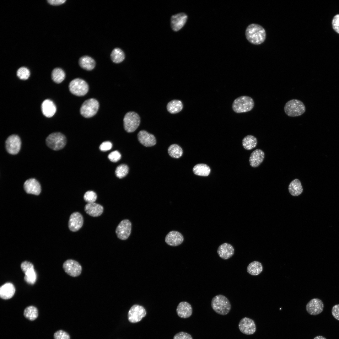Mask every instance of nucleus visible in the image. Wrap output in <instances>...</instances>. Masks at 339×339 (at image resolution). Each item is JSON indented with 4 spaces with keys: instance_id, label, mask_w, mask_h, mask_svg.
<instances>
[{
    "instance_id": "1",
    "label": "nucleus",
    "mask_w": 339,
    "mask_h": 339,
    "mask_svg": "<svg viewBox=\"0 0 339 339\" xmlns=\"http://www.w3.org/2000/svg\"><path fill=\"white\" fill-rule=\"evenodd\" d=\"M245 35L247 40L251 43L259 45L263 43L266 39L265 29L261 25L252 24L246 28Z\"/></svg>"
},
{
    "instance_id": "28",
    "label": "nucleus",
    "mask_w": 339,
    "mask_h": 339,
    "mask_svg": "<svg viewBox=\"0 0 339 339\" xmlns=\"http://www.w3.org/2000/svg\"><path fill=\"white\" fill-rule=\"evenodd\" d=\"M263 270V267L261 262L254 261L250 262L248 266L247 271L248 273L252 276H257L261 273Z\"/></svg>"
},
{
    "instance_id": "39",
    "label": "nucleus",
    "mask_w": 339,
    "mask_h": 339,
    "mask_svg": "<svg viewBox=\"0 0 339 339\" xmlns=\"http://www.w3.org/2000/svg\"><path fill=\"white\" fill-rule=\"evenodd\" d=\"M83 198L85 201L88 203H94L97 198V195L94 191H89L85 193Z\"/></svg>"
},
{
    "instance_id": "21",
    "label": "nucleus",
    "mask_w": 339,
    "mask_h": 339,
    "mask_svg": "<svg viewBox=\"0 0 339 339\" xmlns=\"http://www.w3.org/2000/svg\"><path fill=\"white\" fill-rule=\"evenodd\" d=\"M265 158V153L262 150L257 149L250 154L249 162L250 165L254 168L259 166L263 162Z\"/></svg>"
},
{
    "instance_id": "27",
    "label": "nucleus",
    "mask_w": 339,
    "mask_h": 339,
    "mask_svg": "<svg viewBox=\"0 0 339 339\" xmlns=\"http://www.w3.org/2000/svg\"><path fill=\"white\" fill-rule=\"evenodd\" d=\"M79 64L83 69L88 71L93 70L95 67V62L94 59L88 56L81 57L79 60Z\"/></svg>"
},
{
    "instance_id": "14",
    "label": "nucleus",
    "mask_w": 339,
    "mask_h": 339,
    "mask_svg": "<svg viewBox=\"0 0 339 339\" xmlns=\"http://www.w3.org/2000/svg\"><path fill=\"white\" fill-rule=\"evenodd\" d=\"M324 307V304L321 300L318 298H314L307 303L306 309L309 314L316 315L322 312Z\"/></svg>"
},
{
    "instance_id": "11",
    "label": "nucleus",
    "mask_w": 339,
    "mask_h": 339,
    "mask_svg": "<svg viewBox=\"0 0 339 339\" xmlns=\"http://www.w3.org/2000/svg\"><path fill=\"white\" fill-rule=\"evenodd\" d=\"M63 268L67 274L73 277H77L81 273L82 268L77 261L72 259H68L63 264Z\"/></svg>"
},
{
    "instance_id": "35",
    "label": "nucleus",
    "mask_w": 339,
    "mask_h": 339,
    "mask_svg": "<svg viewBox=\"0 0 339 339\" xmlns=\"http://www.w3.org/2000/svg\"><path fill=\"white\" fill-rule=\"evenodd\" d=\"M168 152L170 156L175 158H180L183 153L181 148L176 144H173L170 146L168 149Z\"/></svg>"
},
{
    "instance_id": "8",
    "label": "nucleus",
    "mask_w": 339,
    "mask_h": 339,
    "mask_svg": "<svg viewBox=\"0 0 339 339\" xmlns=\"http://www.w3.org/2000/svg\"><path fill=\"white\" fill-rule=\"evenodd\" d=\"M69 88L70 92L73 94L81 96L85 95L89 89L87 83L83 80L80 78H75L70 83Z\"/></svg>"
},
{
    "instance_id": "32",
    "label": "nucleus",
    "mask_w": 339,
    "mask_h": 339,
    "mask_svg": "<svg viewBox=\"0 0 339 339\" xmlns=\"http://www.w3.org/2000/svg\"><path fill=\"white\" fill-rule=\"evenodd\" d=\"M24 317L31 321L34 320L38 317V313L37 308L33 306H30L26 308L24 312Z\"/></svg>"
},
{
    "instance_id": "37",
    "label": "nucleus",
    "mask_w": 339,
    "mask_h": 339,
    "mask_svg": "<svg viewBox=\"0 0 339 339\" xmlns=\"http://www.w3.org/2000/svg\"><path fill=\"white\" fill-rule=\"evenodd\" d=\"M129 168L125 164H121L118 166L115 170L116 176L120 179L122 178L128 174Z\"/></svg>"
},
{
    "instance_id": "41",
    "label": "nucleus",
    "mask_w": 339,
    "mask_h": 339,
    "mask_svg": "<svg viewBox=\"0 0 339 339\" xmlns=\"http://www.w3.org/2000/svg\"><path fill=\"white\" fill-rule=\"evenodd\" d=\"M54 339H70L68 334L61 330L56 332L54 335Z\"/></svg>"
},
{
    "instance_id": "18",
    "label": "nucleus",
    "mask_w": 339,
    "mask_h": 339,
    "mask_svg": "<svg viewBox=\"0 0 339 339\" xmlns=\"http://www.w3.org/2000/svg\"><path fill=\"white\" fill-rule=\"evenodd\" d=\"M165 241L169 245L171 246H177L180 245L184 241L182 235L179 232L176 231L170 232L165 237Z\"/></svg>"
},
{
    "instance_id": "20",
    "label": "nucleus",
    "mask_w": 339,
    "mask_h": 339,
    "mask_svg": "<svg viewBox=\"0 0 339 339\" xmlns=\"http://www.w3.org/2000/svg\"><path fill=\"white\" fill-rule=\"evenodd\" d=\"M217 252L221 258L223 260H227L234 255V249L231 244L225 243L218 247Z\"/></svg>"
},
{
    "instance_id": "26",
    "label": "nucleus",
    "mask_w": 339,
    "mask_h": 339,
    "mask_svg": "<svg viewBox=\"0 0 339 339\" xmlns=\"http://www.w3.org/2000/svg\"><path fill=\"white\" fill-rule=\"evenodd\" d=\"M288 189L290 194L294 196L300 195L303 191L301 182L298 179H295L291 182L289 185Z\"/></svg>"
},
{
    "instance_id": "33",
    "label": "nucleus",
    "mask_w": 339,
    "mask_h": 339,
    "mask_svg": "<svg viewBox=\"0 0 339 339\" xmlns=\"http://www.w3.org/2000/svg\"><path fill=\"white\" fill-rule=\"evenodd\" d=\"M110 57L112 61L115 63H119L122 62L125 58L123 51L120 48H116L112 51Z\"/></svg>"
},
{
    "instance_id": "9",
    "label": "nucleus",
    "mask_w": 339,
    "mask_h": 339,
    "mask_svg": "<svg viewBox=\"0 0 339 339\" xmlns=\"http://www.w3.org/2000/svg\"><path fill=\"white\" fill-rule=\"evenodd\" d=\"M5 144L6 150L10 154H16L20 150L21 141L17 135L13 134L10 136L6 139Z\"/></svg>"
},
{
    "instance_id": "36",
    "label": "nucleus",
    "mask_w": 339,
    "mask_h": 339,
    "mask_svg": "<svg viewBox=\"0 0 339 339\" xmlns=\"http://www.w3.org/2000/svg\"><path fill=\"white\" fill-rule=\"evenodd\" d=\"M24 273L25 274L24 277V281L30 284H34L36 281L37 276L34 268L27 270Z\"/></svg>"
},
{
    "instance_id": "7",
    "label": "nucleus",
    "mask_w": 339,
    "mask_h": 339,
    "mask_svg": "<svg viewBox=\"0 0 339 339\" xmlns=\"http://www.w3.org/2000/svg\"><path fill=\"white\" fill-rule=\"evenodd\" d=\"M140 122V117L137 113L133 111L129 112L124 117V129L128 132H133L138 127Z\"/></svg>"
},
{
    "instance_id": "48",
    "label": "nucleus",
    "mask_w": 339,
    "mask_h": 339,
    "mask_svg": "<svg viewBox=\"0 0 339 339\" xmlns=\"http://www.w3.org/2000/svg\"><path fill=\"white\" fill-rule=\"evenodd\" d=\"M313 339H326V338L322 336H316Z\"/></svg>"
},
{
    "instance_id": "43",
    "label": "nucleus",
    "mask_w": 339,
    "mask_h": 339,
    "mask_svg": "<svg viewBox=\"0 0 339 339\" xmlns=\"http://www.w3.org/2000/svg\"><path fill=\"white\" fill-rule=\"evenodd\" d=\"M173 339H193V338L190 334L182 331L176 334Z\"/></svg>"
},
{
    "instance_id": "24",
    "label": "nucleus",
    "mask_w": 339,
    "mask_h": 339,
    "mask_svg": "<svg viewBox=\"0 0 339 339\" xmlns=\"http://www.w3.org/2000/svg\"><path fill=\"white\" fill-rule=\"evenodd\" d=\"M103 210L102 206L95 202L87 203L84 207V210L86 213L93 217L100 216L102 213Z\"/></svg>"
},
{
    "instance_id": "10",
    "label": "nucleus",
    "mask_w": 339,
    "mask_h": 339,
    "mask_svg": "<svg viewBox=\"0 0 339 339\" xmlns=\"http://www.w3.org/2000/svg\"><path fill=\"white\" fill-rule=\"evenodd\" d=\"M146 314V310L143 306L135 304L131 308L128 312V319L131 323H137L141 321Z\"/></svg>"
},
{
    "instance_id": "47",
    "label": "nucleus",
    "mask_w": 339,
    "mask_h": 339,
    "mask_svg": "<svg viewBox=\"0 0 339 339\" xmlns=\"http://www.w3.org/2000/svg\"><path fill=\"white\" fill-rule=\"evenodd\" d=\"M66 1V0H49L47 1L49 4L53 5L62 4L64 3Z\"/></svg>"
},
{
    "instance_id": "19",
    "label": "nucleus",
    "mask_w": 339,
    "mask_h": 339,
    "mask_svg": "<svg viewBox=\"0 0 339 339\" xmlns=\"http://www.w3.org/2000/svg\"><path fill=\"white\" fill-rule=\"evenodd\" d=\"M138 139L142 145L146 147L155 145L156 140L154 136L145 130H141L137 135Z\"/></svg>"
},
{
    "instance_id": "25",
    "label": "nucleus",
    "mask_w": 339,
    "mask_h": 339,
    "mask_svg": "<svg viewBox=\"0 0 339 339\" xmlns=\"http://www.w3.org/2000/svg\"><path fill=\"white\" fill-rule=\"evenodd\" d=\"M41 109L43 114L47 117L52 116L56 111V105L53 101L49 99H46L43 102Z\"/></svg>"
},
{
    "instance_id": "2",
    "label": "nucleus",
    "mask_w": 339,
    "mask_h": 339,
    "mask_svg": "<svg viewBox=\"0 0 339 339\" xmlns=\"http://www.w3.org/2000/svg\"><path fill=\"white\" fill-rule=\"evenodd\" d=\"M211 305L213 310L219 315H224L228 314L231 309V304L225 296L217 295L212 300Z\"/></svg>"
},
{
    "instance_id": "22",
    "label": "nucleus",
    "mask_w": 339,
    "mask_h": 339,
    "mask_svg": "<svg viewBox=\"0 0 339 339\" xmlns=\"http://www.w3.org/2000/svg\"><path fill=\"white\" fill-rule=\"evenodd\" d=\"M176 312L180 317L187 318L191 315L192 308L191 305L185 301L181 302L177 307Z\"/></svg>"
},
{
    "instance_id": "46",
    "label": "nucleus",
    "mask_w": 339,
    "mask_h": 339,
    "mask_svg": "<svg viewBox=\"0 0 339 339\" xmlns=\"http://www.w3.org/2000/svg\"><path fill=\"white\" fill-rule=\"evenodd\" d=\"M331 313L333 317L339 320V304H336L332 307Z\"/></svg>"
},
{
    "instance_id": "42",
    "label": "nucleus",
    "mask_w": 339,
    "mask_h": 339,
    "mask_svg": "<svg viewBox=\"0 0 339 339\" xmlns=\"http://www.w3.org/2000/svg\"><path fill=\"white\" fill-rule=\"evenodd\" d=\"M332 27L334 31L339 34V14L336 15L332 21Z\"/></svg>"
},
{
    "instance_id": "45",
    "label": "nucleus",
    "mask_w": 339,
    "mask_h": 339,
    "mask_svg": "<svg viewBox=\"0 0 339 339\" xmlns=\"http://www.w3.org/2000/svg\"><path fill=\"white\" fill-rule=\"evenodd\" d=\"M112 147V143L109 141H105L102 143L100 145L99 148L103 151H106L110 150Z\"/></svg>"
},
{
    "instance_id": "12",
    "label": "nucleus",
    "mask_w": 339,
    "mask_h": 339,
    "mask_svg": "<svg viewBox=\"0 0 339 339\" xmlns=\"http://www.w3.org/2000/svg\"><path fill=\"white\" fill-rule=\"evenodd\" d=\"M132 224L128 219L122 220L118 225L116 233L119 239L125 240L130 236L131 231Z\"/></svg>"
},
{
    "instance_id": "34",
    "label": "nucleus",
    "mask_w": 339,
    "mask_h": 339,
    "mask_svg": "<svg viewBox=\"0 0 339 339\" xmlns=\"http://www.w3.org/2000/svg\"><path fill=\"white\" fill-rule=\"evenodd\" d=\"M65 77V74L64 72L60 68H55L52 71V79L56 83H61L64 79Z\"/></svg>"
},
{
    "instance_id": "16",
    "label": "nucleus",
    "mask_w": 339,
    "mask_h": 339,
    "mask_svg": "<svg viewBox=\"0 0 339 339\" xmlns=\"http://www.w3.org/2000/svg\"><path fill=\"white\" fill-rule=\"evenodd\" d=\"M25 191L28 194L39 195L40 193L41 188L39 182L34 178L26 180L24 184Z\"/></svg>"
},
{
    "instance_id": "17",
    "label": "nucleus",
    "mask_w": 339,
    "mask_h": 339,
    "mask_svg": "<svg viewBox=\"0 0 339 339\" xmlns=\"http://www.w3.org/2000/svg\"><path fill=\"white\" fill-rule=\"evenodd\" d=\"M187 19V15L184 13H180L172 16L171 26L175 31H178L181 29L186 24Z\"/></svg>"
},
{
    "instance_id": "30",
    "label": "nucleus",
    "mask_w": 339,
    "mask_h": 339,
    "mask_svg": "<svg viewBox=\"0 0 339 339\" xmlns=\"http://www.w3.org/2000/svg\"><path fill=\"white\" fill-rule=\"evenodd\" d=\"M257 143L256 138L252 135H248L242 140V144L244 148L247 150H251L256 147Z\"/></svg>"
},
{
    "instance_id": "4",
    "label": "nucleus",
    "mask_w": 339,
    "mask_h": 339,
    "mask_svg": "<svg viewBox=\"0 0 339 339\" xmlns=\"http://www.w3.org/2000/svg\"><path fill=\"white\" fill-rule=\"evenodd\" d=\"M284 110L287 116L294 117L303 114L306 111V108L303 103L301 100L292 99L286 103Z\"/></svg>"
},
{
    "instance_id": "40",
    "label": "nucleus",
    "mask_w": 339,
    "mask_h": 339,
    "mask_svg": "<svg viewBox=\"0 0 339 339\" xmlns=\"http://www.w3.org/2000/svg\"><path fill=\"white\" fill-rule=\"evenodd\" d=\"M109 159L111 162H116L120 159L121 155L117 151H114L110 153L108 155Z\"/></svg>"
},
{
    "instance_id": "44",
    "label": "nucleus",
    "mask_w": 339,
    "mask_h": 339,
    "mask_svg": "<svg viewBox=\"0 0 339 339\" xmlns=\"http://www.w3.org/2000/svg\"><path fill=\"white\" fill-rule=\"evenodd\" d=\"M20 267L22 271L24 273L27 270L34 267V266L31 262L27 261H24L21 263Z\"/></svg>"
},
{
    "instance_id": "15",
    "label": "nucleus",
    "mask_w": 339,
    "mask_h": 339,
    "mask_svg": "<svg viewBox=\"0 0 339 339\" xmlns=\"http://www.w3.org/2000/svg\"><path fill=\"white\" fill-rule=\"evenodd\" d=\"M83 221V217L79 213L75 212L72 213L68 221L69 229L73 232L78 231L82 226Z\"/></svg>"
},
{
    "instance_id": "38",
    "label": "nucleus",
    "mask_w": 339,
    "mask_h": 339,
    "mask_svg": "<svg viewBox=\"0 0 339 339\" xmlns=\"http://www.w3.org/2000/svg\"><path fill=\"white\" fill-rule=\"evenodd\" d=\"M17 76L21 79L26 80L30 76V72L26 67H21L17 71Z\"/></svg>"
},
{
    "instance_id": "31",
    "label": "nucleus",
    "mask_w": 339,
    "mask_h": 339,
    "mask_svg": "<svg viewBox=\"0 0 339 339\" xmlns=\"http://www.w3.org/2000/svg\"><path fill=\"white\" fill-rule=\"evenodd\" d=\"M183 105L182 102L178 100H173L169 102L167 105V110L171 114H175L181 111Z\"/></svg>"
},
{
    "instance_id": "23",
    "label": "nucleus",
    "mask_w": 339,
    "mask_h": 339,
    "mask_svg": "<svg viewBox=\"0 0 339 339\" xmlns=\"http://www.w3.org/2000/svg\"><path fill=\"white\" fill-rule=\"evenodd\" d=\"M15 292V288L13 284L10 282H6L0 288V297L3 299H8L11 298Z\"/></svg>"
},
{
    "instance_id": "13",
    "label": "nucleus",
    "mask_w": 339,
    "mask_h": 339,
    "mask_svg": "<svg viewBox=\"0 0 339 339\" xmlns=\"http://www.w3.org/2000/svg\"><path fill=\"white\" fill-rule=\"evenodd\" d=\"M239 331L247 335H252L256 330V325L254 321L249 318L245 317L240 320L238 325Z\"/></svg>"
},
{
    "instance_id": "29",
    "label": "nucleus",
    "mask_w": 339,
    "mask_h": 339,
    "mask_svg": "<svg viewBox=\"0 0 339 339\" xmlns=\"http://www.w3.org/2000/svg\"><path fill=\"white\" fill-rule=\"evenodd\" d=\"M193 173L196 175L206 176L209 175L211 171L210 168L207 164H199L195 165L193 169Z\"/></svg>"
},
{
    "instance_id": "6",
    "label": "nucleus",
    "mask_w": 339,
    "mask_h": 339,
    "mask_svg": "<svg viewBox=\"0 0 339 339\" xmlns=\"http://www.w3.org/2000/svg\"><path fill=\"white\" fill-rule=\"evenodd\" d=\"M99 107L98 101L94 98H90L84 101L80 107V114L86 118L91 117L97 113Z\"/></svg>"
},
{
    "instance_id": "5",
    "label": "nucleus",
    "mask_w": 339,
    "mask_h": 339,
    "mask_svg": "<svg viewBox=\"0 0 339 339\" xmlns=\"http://www.w3.org/2000/svg\"><path fill=\"white\" fill-rule=\"evenodd\" d=\"M66 143L67 139L65 135L59 132L50 134L46 139L47 146L54 150H58L63 148Z\"/></svg>"
},
{
    "instance_id": "3",
    "label": "nucleus",
    "mask_w": 339,
    "mask_h": 339,
    "mask_svg": "<svg viewBox=\"0 0 339 339\" xmlns=\"http://www.w3.org/2000/svg\"><path fill=\"white\" fill-rule=\"evenodd\" d=\"M254 106V102L252 98L247 96H242L234 100L232 108L235 112L242 113L251 110Z\"/></svg>"
}]
</instances>
